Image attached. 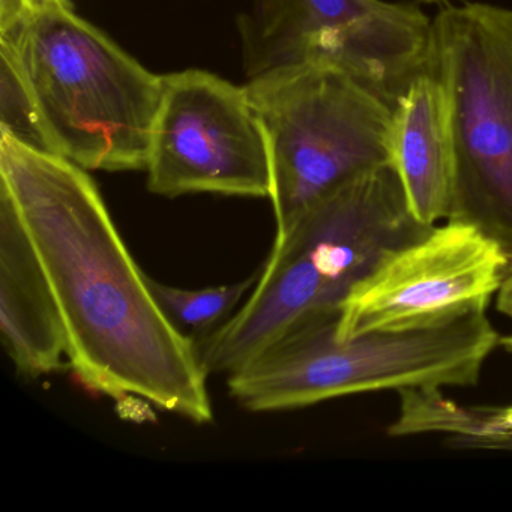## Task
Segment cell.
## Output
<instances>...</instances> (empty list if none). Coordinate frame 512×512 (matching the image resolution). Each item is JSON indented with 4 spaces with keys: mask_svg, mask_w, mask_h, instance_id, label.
Masks as SVG:
<instances>
[{
    "mask_svg": "<svg viewBox=\"0 0 512 512\" xmlns=\"http://www.w3.org/2000/svg\"><path fill=\"white\" fill-rule=\"evenodd\" d=\"M0 190L46 272L82 385L116 400L142 398L194 424L214 421L196 340L155 298L88 170L0 136Z\"/></svg>",
    "mask_w": 512,
    "mask_h": 512,
    "instance_id": "obj_1",
    "label": "cell"
},
{
    "mask_svg": "<svg viewBox=\"0 0 512 512\" xmlns=\"http://www.w3.org/2000/svg\"><path fill=\"white\" fill-rule=\"evenodd\" d=\"M430 229L410 214L391 164L329 191L277 229L241 308L196 340L206 371L229 376L287 332L338 314L347 295L391 251Z\"/></svg>",
    "mask_w": 512,
    "mask_h": 512,
    "instance_id": "obj_2",
    "label": "cell"
},
{
    "mask_svg": "<svg viewBox=\"0 0 512 512\" xmlns=\"http://www.w3.org/2000/svg\"><path fill=\"white\" fill-rule=\"evenodd\" d=\"M337 316L287 332L229 374L230 397L250 412H280L367 392L472 386L502 340L487 310L349 340L335 335Z\"/></svg>",
    "mask_w": 512,
    "mask_h": 512,
    "instance_id": "obj_3",
    "label": "cell"
},
{
    "mask_svg": "<svg viewBox=\"0 0 512 512\" xmlns=\"http://www.w3.org/2000/svg\"><path fill=\"white\" fill-rule=\"evenodd\" d=\"M0 43L16 53L58 155L85 170L146 169L163 76L65 5H35Z\"/></svg>",
    "mask_w": 512,
    "mask_h": 512,
    "instance_id": "obj_4",
    "label": "cell"
},
{
    "mask_svg": "<svg viewBox=\"0 0 512 512\" xmlns=\"http://www.w3.org/2000/svg\"><path fill=\"white\" fill-rule=\"evenodd\" d=\"M428 73L442 83L451 110L448 221L475 227L512 260V10L443 8L431 23Z\"/></svg>",
    "mask_w": 512,
    "mask_h": 512,
    "instance_id": "obj_5",
    "label": "cell"
},
{
    "mask_svg": "<svg viewBox=\"0 0 512 512\" xmlns=\"http://www.w3.org/2000/svg\"><path fill=\"white\" fill-rule=\"evenodd\" d=\"M245 88L271 152L277 229L344 182L389 164L394 110L340 68L287 65Z\"/></svg>",
    "mask_w": 512,
    "mask_h": 512,
    "instance_id": "obj_6",
    "label": "cell"
},
{
    "mask_svg": "<svg viewBox=\"0 0 512 512\" xmlns=\"http://www.w3.org/2000/svg\"><path fill=\"white\" fill-rule=\"evenodd\" d=\"M145 170L157 196L269 199L271 152L247 88L203 70L163 76Z\"/></svg>",
    "mask_w": 512,
    "mask_h": 512,
    "instance_id": "obj_7",
    "label": "cell"
},
{
    "mask_svg": "<svg viewBox=\"0 0 512 512\" xmlns=\"http://www.w3.org/2000/svg\"><path fill=\"white\" fill-rule=\"evenodd\" d=\"M511 259L475 227L455 221L391 251L340 305V340L400 331L487 310Z\"/></svg>",
    "mask_w": 512,
    "mask_h": 512,
    "instance_id": "obj_8",
    "label": "cell"
},
{
    "mask_svg": "<svg viewBox=\"0 0 512 512\" xmlns=\"http://www.w3.org/2000/svg\"><path fill=\"white\" fill-rule=\"evenodd\" d=\"M0 337L17 373L38 379L67 356V335L52 287L22 218L0 190Z\"/></svg>",
    "mask_w": 512,
    "mask_h": 512,
    "instance_id": "obj_9",
    "label": "cell"
},
{
    "mask_svg": "<svg viewBox=\"0 0 512 512\" xmlns=\"http://www.w3.org/2000/svg\"><path fill=\"white\" fill-rule=\"evenodd\" d=\"M388 154L415 220L427 227L448 221L455 188L454 134L445 89L430 73L419 76L398 100Z\"/></svg>",
    "mask_w": 512,
    "mask_h": 512,
    "instance_id": "obj_10",
    "label": "cell"
},
{
    "mask_svg": "<svg viewBox=\"0 0 512 512\" xmlns=\"http://www.w3.org/2000/svg\"><path fill=\"white\" fill-rule=\"evenodd\" d=\"M383 0H251L239 14L242 67L248 79L310 59L322 38L385 10Z\"/></svg>",
    "mask_w": 512,
    "mask_h": 512,
    "instance_id": "obj_11",
    "label": "cell"
},
{
    "mask_svg": "<svg viewBox=\"0 0 512 512\" xmlns=\"http://www.w3.org/2000/svg\"><path fill=\"white\" fill-rule=\"evenodd\" d=\"M259 272H254L238 283L205 289H181L160 283L151 277L149 284L170 319L182 331L196 335L194 340H200L220 328L235 313L239 302H244L256 286Z\"/></svg>",
    "mask_w": 512,
    "mask_h": 512,
    "instance_id": "obj_12",
    "label": "cell"
},
{
    "mask_svg": "<svg viewBox=\"0 0 512 512\" xmlns=\"http://www.w3.org/2000/svg\"><path fill=\"white\" fill-rule=\"evenodd\" d=\"M0 136L58 155L19 59L7 43H0Z\"/></svg>",
    "mask_w": 512,
    "mask_h": 512,
    "instance_id": "obj_13",
    "label": "cell"
},
{
    "mask_svg": "<svg viewBox=\"0 0 512 512\" xmlns=\"http://www.w3.org/2000/svg\"><path fill=\"white\" fill-rule=\"evenodd\" d=\"M500 422H502L503 440H505V448L512 446V404L502 407L500 412Z\"/></svg>",
    "mask_w": 512,
    "mask_h": 512,
    "instance_id": "obj_14",
    "label": "cell"
},
{
    "mask_svg": "<svg viewBox=\"0 0 512 512\" xmlns=\"http://www.w3.org/2000/svg\"><path fill=\"white\" fill-rule=\"evenodd\" d=\"M32 4L37 5H65V7H73L71 0H32Z\"/></svg>",
    "mask_w": 512,
    "mask_h": 512,
    "instance_id": "obj_15",
    "label": "cell"
},
{
    "mask_svg": "<svg viewBox=\"0 0 512 512\" xmlns=\"http://www.w3.org/2000/svg\"><path fill=\"white\" fill-rule=\"evenodd\" d=\"M421 2H425V4L431 5H443L448 4L449 0H421Z\"/></svg>",
    "mask_w": 512,
    "mask_h": 512,
    "instance_id": "obj_16",
    "label": "cell"
}]
</instances>
